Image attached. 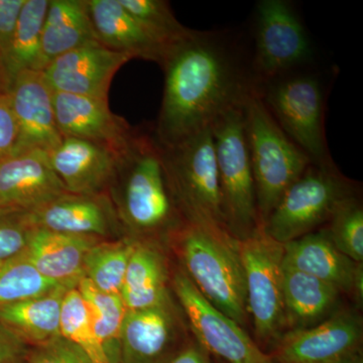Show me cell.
<instances>
[{
	"instance_id": "cell-1",
	"label": "cell",
	"mask_w": 363,
	"mask_h": 363,
	"mask_svg": "<svg viewBox=\"0 0 363 363\" xmlns=\"http://www.w3.org/2000/svg\"><path fill=\"white\" fill-rule=\"evenodd\" d=\"M160 65L164 87L154 135L162 147L211 128L226 112L243 106L252 89L212 33L191 30L169 45Z\"/></svg>"
},
{
	"instance_id": "cell-2",
	"label": "cell",
	"mask_w": 363,
	"mask_h": 363,
	"mask_svg": "<svg viewBox=\"0 0 363 363\" xmlns=\"http://www.w3.org/2000/svg\"><path fill=\"white\" fill-rule=\"evenodd\" d=\"M112 182H118L119 215L131 230L156 233L175 220L179 209L169 186L162 147L154 133L135 131L119 155Z\"/></svg>"
},
{
	"instance_id": "cell-3",
	"label": "cell",
	"mask_w": 363,
	"mask_h": 363,
	"mask_svg": "<svg viewBox=\"0 0 363 363\" xmlns=\"http://www.w3.org/2000/svg\"><path fill=\"white\" fill-rule=\"evenodd\" d=\"M184 272L219 311L245 326L248 319L238 240L224 229L186 222L178 234Z\"/></svg>"
},
{
	"instance_id": "cell-4",
	"label": "cell",
	"mask_w": 363,
	"mask_h": 363,
	"mask_svg": "<svg viewBox=\"0 0 363 363\" xmlns=\"http://www.w3.org/2000/svg\"><path fill=\"white\" fill-rule=\"evenodd\" d=\"M243 112L260 228L286 191L313 162L281 130L253 88L245 98Z\"/></svg>"
},
{
	"instance_id": "cell-5",
	"label": "cell",
	"mask_w": 363,
	"mask_h": 363,
	"mask_svg": "<svg viewBox=\"0 0 363 363\" xmlns=\"http://www.w3.org/2000/svg\"><path fill=\"white\" fill-rule=\"evenodd\" d=\"M161 147L172 193L186 222L227 230L211 128Z\"/></svg>"
},
{
	"instance_id": "cell-6",
	"label": "cell",
	"mask_w": 363,
	"mask_h": 363,
	"mask_svg": "<svg viewBox=\"0 0 363 363\" xmlns=\"http://www.w3.org/2000/svg\"><path fill=\"white\" fill-rule=\"evenodd\" d=\"M211 130L225 226L234 238L245 240L259 230V220L243 106L219 117Z\"/></svg>"
},
{
	"instance_id": "cell-7",
	"label": "cell",
	"mask_w": 363,
	"mask_h": 363,
	"mask_svg": "<svg viewBox=\"0 0 363 363\" xmlns=\"http://www.w3.org/2000/svg\"><path fill=\"white\" fill-rule=\"evenodd\" d=\"M352 196L350 182L331 162H312L286 191L260 229L286 245L330 220L339 205Z\"/></svg>"
},
{
	"instance_id": "cell-8",
	"label": "cell",
	"mask_w": 363,
	"mask_h": 363,
	"mask_svg": "<svg viewBox=\"0 0 363 363\" xmlns=\"http://www.w3.org/2000/svg\"><path fill=\"white\" fill-rule=\"evenodd\" d=\"M238 247L245 272L248 318H252L257 341L272 348L286 327L281 288L284 245L259 228L250 238L238 240Z\"/></svg>"
},
{
	"instance_id": "cell-9",
	"label": "cell",
	"mask_w": 363,
	"mask_h": 363,
	"mask_svg": "<svg viewBox=\"0 0 363 363\" xmlns=\"http://www.w3.org/2000/svg\"><path fill=\"white\" fill-rule=\"evenodd\" d=\"M173 289L195 340L225 363H276L238 322L210 304L188 278L176 272Z\"/></svg>"
},
{
	"instance_id": "cell-10",
	"label": "cell",
	"mask_w": 363,
	"mask_h": 363,
	"mask_svg": "<svg viewBox=\"0 0 363 363\" xmlns=\"http://www.w3.org/2000/svg\"><path fill=\"white\" fill-rule=\"evenodd\" d=\"M264 104L286 136L313 162H329L323 128V94L311 76H298L272 86Z\"/></svg>"
},
{
	"instance_id": "cell-11",
	"label": "cell",
	"mask_w": 363,
	"mask_h": 363,
	"mask_svg": "<svg viewBox=\"0 0 363 363\" xmlns=\"http://www.w3.org/2000/svg\"><path fill=\"white\" fill-rule=\"evenodd\" d=\"M362 342L359 317L338 311L315 326L285 332L269 354L276 363H345L362 352Z\"/></svg>"
},
{
	"instance_id": "cell-12",
	"label": "cell",
	"mask_w": 363,
	"mask_h": 363,
	"mask_svg": "<svg viewBox=\"0 0 363 363\" xmlns=\"http://www.w3.org/2000/svg\"><path fill=\"white\" fill-rule=\"evenodd\" d=\"M257 13L255 67L259 75L274 77L310 58L309 38L288 2L262 0Z\"/></svg>"
},
{
	"instance_id": "cell-13",
	"label": "cell",
	"mask_w": 363,
	"mask_h": 363,
	"mask_svg": "<svg viewBox=\"0 0 363 363\" xmlns=\"http://www.w3.org/2000/svg\"><path fill=\"white\" fill-rule=\"evenodd\" d=\"M169 298L147 309L126 312L118 363H169L188 342Z\"/></svg>"
},
{
	"instance_id": "cell-14",
	"label": "cell",
	"mask_w": 363,
	"mask_h": 363,
	"mask_svg": "<svg viewBox=\"0 0 363 363\" xmlns=\"http://www.w3.org/2000/svg\"><path fill=\"white\" fill-rule=\"evenodd\" d=\"M18 138L16 152L40 150L51 152L63 135L57 125L54 108V91L43 72L23 71L11 81L9 92Z\"/></svg>"
},
{
	"instance_id": "cell-15",
	"label": "cell",
	"mask_w": 363,
	"mask_h": 363,
	"mask_svg": "<svg viewBox=\"0 0 363 363\" xmlns=\"http://www.w3.org/2000/svg\"><path fill=\"white\" fill-rule=\"evenodd\" d=\"M131 59L90 43L52 60L43 74L52 91L108 100L112 79Z\"/></svg>"
},
{
	"instance_id": "cell-16",
	"label": "cell",
	"mask_w": 363,
	"mask_h": 363,
	"mask_svg": "<svg viewBox=\"0 0 363 363\" xmlns=\"http://www.w3.org/2000/svg\"><path fill=\"white\" fill-rule=\"evenodd\" d=\"M66 194L47 152H16L0 162V211H33Z\"/></svg>"
},
{
	"instance_id": "cell-17",
	"label": "cell",
	"mask_w": 363,
	"mask_h": 363,
	"mask_svg": "<svg viewBox=\"0 0 363 363\" xmlns=\"http://www.w3.org/2000/svg\"><path fill=\"white\" fill-rule=\"evenodd\" d=\"M54 108L62 135L100 143L118 152L136 131L109 109L107 99L54 91Z\"/></svg>"
},
{
	"instance_id": "cell-18",
	"label": "cell",
	"mask_w": 363,
	"mask_h": 363,
	"mask_svg": "<svg viewBox=\"0 0 363 363\" xmlns=\"http://www.w3.org/2000/svg\"><path fill=\"white\" fill-rule=\"evenodd\" d=\"M121 152L100 143L63 136L49 152L50 164L67 192L100 195L109 189Z\"/></svg>"
},
{
	"instance_id": "cell-19",
	"label": "cell",
	"mask_w": 363,
	"mask_h": 363,
	"mask_svg": "<svg viewBox=\"0 0 363 363\" xmlns=\"http://www.w3.org/2000/svg\"><path fill=\"white\" fill-rule=\"evenodd\" d=\"M284 264L319 279L348 294L362 304V264L353 262L339 252L326 231L306 234L284 245Z\"/></svg>"
},
{
	"instance_id": "cell-20",
	"label": "cell",
	"mask_w": 363,
	"mask_h": 363,
	"mask_svg": "<svg viewBox=\"0 0 363 363\" xmlns=\"http://www.w3.org/2000/svg\"><path fill=\"white\" fill-rule=\"evenodd\" d=\"M32 228L104 238L116 224L113 208L104 194L62 196L33 211L21 212Z\"/></svg>"
},
{
	"instance_id": "cell-21",
	"label": "cell",
	"mask_w": 363,
	"mask_h": 363,
	"mask_svg": "<svg viewBox=\"0 0 363 363\" xmlns=\"http://www.w3.org/2000/svg\"><path fill=\"white\" fill-rule=\"evenodd\" d=\"M100 238L32 228L23 257L45 279L76 288L84 277L86 255Z\"/></svg>"
},
{
	"instance_id": "cell-22",
	"label": "cell",
	"mask_w": 363,
	"mask_h": 363,
	"mask_svg": "<svg viewBox=\"0 0 363 363\" xmlns=\"http://www.w3.org/2000/svg\"><path fill=\"white\" fill-rule=\"evenodd\" d=\"M100 45L131 58L161 63L168 48L155 39L118 0H85Z\"/></svg>"
},
{
	"instance_id": "cell-23",
	"label": "cell",
	"mask_w": 363,
	"mask_h": 363,
	"mask_svg": "<svg viewBox=\"0 0 363 363\" xmlns=\"http://www.w3.org/2000/svg\"><path fill=\"white\" fill-rule=\"evenodd\" d=\"M286 326L290 330L309 328L330 316L337 305L340 292L283 262L281 269Z\"/></svg>"
},
{
	"instance_id": "cell-24",
	"label": "cell",
	"mask_w": 363,
	"mask_h": 363,
	"mask_svg": "<svg viewBox=\"0 0 363 363\" xmlns=\"http://www.w3.org/2000/svg\"><path fill=\"white\" fill-rule=\"evenodd\" d=\"M71 288L60 286L39 297L26 298L0 307V323L28 346L44 343L60 335L62 304Z\"/></svg>"
},
{
	"instance_id": "cell-25",
	"label": "cell",
	"mask_w": 363,
	"mask_h": 363,
	"mask_svg": "<svg viewBox=\"0 0 363 363\" xmlns=\"http://www.w3.org/2000/svg\"><path fill=\"white\" fill-rule=\"evenodd\" d=\"M168 269L159 250L138 242L128 262L121 297L126 311L156 307L169 300Z\"/></svg>"
},
{
	"instance_id": "cell-26",
	"label": "cell",
	"mask_w": 363,
	"mask_h": 363,
	"mask_svg": "<svg viewBox=\"0 0 363 363\" xmlns=\"http://www.w3.org/2000/svg\"><path fill=\"white\" fill-rule=\"evenodd\" d=\"M42 39L47 66L72 50L97 42L85 0H49Z\"/></svg>"
},
{
	"instance_id": "cell-27",
	"label": "cell",
	"mask_w": 363,
	"mask_h": 363,
	"mask_svg": "<svg viewBox=\"0 0 363 363\" xmlns=\"http://www.w3.org/2000/svg\"><path fill=\"white\" fill-rule=\"evenodd\" d=\"M48 6L49 0H25L21 7L6 60L11 81L20 72H43L47 67L42 35Z\"/></svg>"
},
{
	"instance_id": "cell-28",
	"label": "cell",
	"mask_w": 363,
	"mask_h": 363,
	"mask_svg": "<svg viewBox=\"0 0 363 363\" xmlns=\"http://www.w3.org/2000/svg\"><path fill=\"white\" fill-rule=\"evenodd\" d=\"M77 289L87 306L93 331L108 363H118L121 358V333L126 308L119 295L101 292L83 277Z\"/></svg>"
},
{
	"instance_id": "cell-29",
	"label": "cell",
	"mask_w": 363,
	"mask_h": 363,
	"mask_svg": "<svg viewBox=\"0 0 363 363\" xmlns=\"http://www.w3.org/2000/svg\"><path fill=\"white\" fill-rule=\"evenodd\" d=\"M138 241H100L87 253L84 278L101 292L121 296L128 262Z\"/></svg>"
},
{
	"instance_id": "cell-30",
	"label": "cell",
	"mask_w": 363,
	"mask_h": 363,
	"mask_svg": "<svg viewBox=\"0 0 363 363\" xmlns=\"http://www.w3.org/2000/svg\"><path fill=\"white\" fill-rule=\"evenodd\" d=\"M60 334L84 351L92 363H108L93 331L87 306L77 286L67 291L64 296Z\"/></svg>"
},
{
	"instance_id": "cell-31",
	"label": "cell",
	"mask_w": 363,
	"mask_h": 363,
	"mask_svg": "<svg viewBox=\"0 0 363 363\" xmlns=\"http://www.w3.org/2000/svg\"><path fill=\"white\" fill-rule=\"evenodd\" d=\"M60 286L43 277L21 255L0 266V307L45 295Z\"/></svg>"
},
{
	"instance_id": "cell-32",
	"label": "cell",
	"mask_w": 363,
	"mask_h": 363,
	"mask_svg": "<svg viewBox=\"0 0 363 363\" xmlns=\"http://www.w3.org/2000/svg\"><path fill=\"white\" fill-rule=\"evenodd\" d=\"M145 30L168 48L190 33V28L177 20L168 1L164 0H118Z\"/></svg>"
},
{
	"instance_id": "cell-33",
	"label": "cell",
	"mask_w": 363,
	"mask_h": 363,
	"mask_svg": "<svg viewBox=\"0 0 363 363\" xmlns=\"http://www.w3.org/2000/svg\"><path fill=\"white\" fill-rule=\"evenodd\" d=\"M326 233L339 252L353 262H363V210L354 197L339 205L332 215Z\"/></svg>"
},
{
	"instance_id": "cell-34",
	"label": "cell",
	"mask_w": 363,
	"mask_h": 363,
	"mask_svg": "<svg viewBox=\"0 0 363 363\" xmlns=\"http://www.w3.org/2000/svg\"><path fill=\"white\" fill-rule=\"evenodd\" d=\"M32 227L21 212H0V262H9L25 253Z\"/></svg>"
},
{
	"instance_id": "cell-35",
	"label": "cell",
	"mask_w": 363,
	"mask_h": 363,
	"mask_svg": "<svg viewBox=\"0 0 363 363\" xmlns=\"http://www.w3.org/2000/svg\"><path fill=\"white\" fill-rule=\"evenodd\" d=\"M26 359L28 363H92L84 351L61 334L28 348Z\"/></svg>"
},
{
	"instance_id": "cell-36",
	"label": "cell",
	"mask_w": 363,
	"mask_h": 363,
	"mask_svg": "<svg viewBox=\"0 0 363 363\" xmlns=\"http://www.w3.org/2000/svg\"><path fill=\"white\" fill-rule=\"evenodd\" d=\"M18 130L9 94L0 95V162L14 154Z\"/></svg>"
},
{
	"instance_id": "cell-37",
	"label": "cell",
	"mask_w": 363,
	"mask_h": 363,
	"mask_svg": "<svg viewBox=\"0 0 363 363\" xmlns=\"http://www.w3.org/2000/svg\"><path fill=\"white\" fill-rule=\"evenodd\" d=\"M25 0H0V57L4 63Z\"/></svg>"
},
{
	"instance_id": "cell-38",
	"label": "cell",
	"mask_w": 363,
	"mask_h": 363,
	"mask_svg": "<svg viewBox=\"0 0 363 363\" xmlns=\"http://www.w3.org/2000/svg\"><path fill=\"white\" fill-rule=\"evenodd\" d=\"M28 345L0 323V363H11L26 357Z\"/></svg>"
},
{
	"instance_id": "cell-39",
	"label": "cell",
	"mask_w": 363,
	"mask_h": 363,
	"mask_svg": "<svg viewBox=\"0 0 363 363\" xmlns=\"http://www.w3.org/2000/svg\"><path fill=\"white\" fill-rule=\"evenodd\" d=\"M169 363H214L212 357L196 340L190 341Z\"/></svg>"
},
{
	"instance_id": "cell-40",
	"label": "cell",
	"mask_w": 363,
	"mask_h": 363,
	"mask_svg": "<svg viewBox=\"0 0 363 363\" xmlns=\"http://www.w3.org/2000/svg\"><path fill=\"white\" fill-rule=\"evenodd\" d=\"M11 77L7 70L4 59L0 57V95L9 94L11 89Z\"/></svg>"
},
{
	"instance_id": "cell-41",
	"label": "cell",
	"mask_w": 363,
	"mask_h": 363,
	"mask_svg": "<svg viewBox=\"0 0 363 363\" xmlns=\"http://www.w3.org/2000/svg\"><path fill=\"white\" fill-rule=\"evenodd\" d=\"M345 363H363L362 353H357V354H355L354 357H351L350 359Z\"/></svg>"
},
{
	"instance_id": "cell-42",
	"label": "cell",
	"mask_w": 363,
	"mask_h": 363,
	"mask_svg": "<svg viewBox=\"0 0 363 363\" xmlns=\"http://www.w3.org/2000/svg\"><path fill=\"white\" fill-rule=\"evenodd\" d=\"M11 363H28L26 362V357L21 358V359L16 360V362H13Z\"/></svg>"
},
{
	"instance_id": "cell-43",
	"label": "cell",
	"mask_w": 363,
	"mask_h": 363,
	"mask_svg": "<svg viewBox=\"0 0 363 363\" xmlns=\"http://www.w3.org/2000/svg\"><path fill=\"white\" fill-rule=\"evenodd\" d=\"M214 363H225L224 362H222L220 359H217V358H214Z\"/></svg>"
},
{
	"instance_id": "cell-44",
	"label": "cell",
	"mask_w": 363,
	"mask_h": 363,
	"mask_svg": "<svg viewBox=\"0 0 363 363\" xmlns=\"http://www.w3.org/2000/svg\"><path fill=\"white\" fill-rule=\"evenodd\" d=\"M2 264H4V262H0V266H1Z\"/></svg>"
},
{
	"instance_id": "cell-45",
	"label": "cell",
	"mask_w": 363,
	"mask_h": 363,
	"mask_svg": "<svg viewBox=\"0 0 363 363\" xmlns=\"http://www.w3.org/2000/svg\"><path fill=\"white\" fill-rule=\"evenodd\" d=\"M0 212H4V211H0Z\"/></svg>"
}]
</instances>
